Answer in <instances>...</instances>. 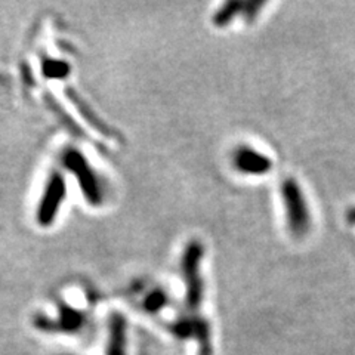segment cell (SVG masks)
<instances>
[{
    "label": "cell",
    "instance_id": "6da1fadb",
    "mask_svg": "<svg viewBox=\"0 0 355 355\" xmlns=\"http://www.w3.org/2000/svg\"><path fill=\"white\" fill-rule=\"evenodd\" d=\"M282 196L286 206L287 224L292 234L297 237L305 236L311 225V218L304 194L297 182H295L293 180H287L282 185Z\"/></svg>",
    "mask_w": 355,
    "mask_h": 355
},
{
    "label": "cell",
    "instance_id": "7a4b0ae2",
    "mask_svg": "<svg viewBox=\"0 0 355 355\" xmlns=\"http://www.w3.org/2000/svg\"><path fill=\"white\" fill-rule=\"evenodd\" d=\"M202 248L198 243H191L184 254V275L187 283V308L197 309L203 301V282L200 277V258H202Z\"/></svg>",
    "mask_w": 355,
    "mask_h": 355
},
{
    "label": "cell",
    "instance_id": "3957f363",
    "mask_svg": "<svg viewBox=\"0 0 355 355\" xmlns=\"http://www.w3.org/2000/svg\"><path fill=\"white\" fill-rule=\"evenodd\" d=\"M64 163L67 168L73 171L74 175L77 176V180H79L82 187V191L85 193L89 202L95 205L101 202L103 193H101V187H99L96 181V175L94 173L89 163L82 157L80 153L74 150L67 151L64 155Z\"/></svg>",
    "mask_w": 355,
    "mask_h": 355
},
{
    "label": "cell",
    "instance_id": "277c9868",
    "mask_svg": "<svg viewBox=\"0 0 355 355\" xmlns=\"http://www.w3.org/2000/svg\"><path fill=\"white\" fill-rule=\"evenodd\" d=\"M85 324V314L69 305H61L58 318L35 317V326L44 333H76Z\"/></svg>",
    "mask_w": 355,
    "mask_h": 355
},
{
    "label": "cell",
    "instance_id": "5b68a950",
    "mask_svg": "<svg viewBox=\"0 0 355 355\" xmlns=\"http://www.w3.org/2000/svg\"><path fill=\"white\" fill-rule=\"evenodd\" d=\"M65 197V182L60 173H53L46 185V190L42 197V202L37 210V220L42 225H49L57 216Z\"/></svg>",
    "mask_w": 355,
    "mask_h": 355
},
{
    "label": "cell",
    "instance_id": "8992f818",
    "mask_svg": "<svg viewBox=\"0 0 355 355\" xmlns=\"http://www.w3.org/2000/svg\"><path fill=\"white\" fill-rule=\"evenodd\" d=\"M234 164L239 171L252 175L265 173L271 169V160L266 155L248 147H243L236 151Z\"/></svg>",
    "mask_w": 355,
    "mask_h": 355
},
{
    "label": "cell",
    "instance_id": "52a82bcc",
    "mask_svg": "<svg viewBox=\"0 0 355 355\" xmlns=\"http://www.w3.org/2000/svg\"><path fill=\"white\" fill-rule=\"evenodd\" d=\"M107 355H126V320L121 314H113L110 318Z\"/></svg>",
    "mask_w": 355,
    "mask_h": 355
},
{
    "label": "cell",
    "instance_id": "ba28073f",
    "mask_svg": "<svg viewBox=\"0 0 355 355\" xmlns=\"http://www.w3.org/2000/svg\"><path fill=\"white\" fill-rule=\"evenodd\" d=\"M168 304V296H166L163 292H154L147 296L146 302H144V308H146L148 313H159L163 306Z\"/></svg>",
    "mask_w": 355,
    "mask_h": 355
},
{
    "label": "cell",
    "instance_id": "9c48e42d",
    "mask_svg": "<svg viewBox=\"0 0 355 355\" xmlns=\"http://www.w3.org/2000/svg\"><path fill=\"white\" fill-rule=\"evenodd\" d=\"M43 71L48 77H64L69 73V67L61 61H52L44 60L43 61Z\"/></svg>",
    "mask_w": 355,
    "mask_h": 355
},
{
    "label": "cell",
    "instance_id": "30bf717a",
    "mask_svg": "<svg viewBox=\"0 0 355 355\" xmlns=\"http://www.w3.org/2000/svg\"><path fill=\"white\" fill-rule=\"evenodd\" d=\"M348 219H349V222H352V224H355V209H351V210H349Z\"/></svg>",
    "mask_w": 355,
    "mask_h": 355
}]
</instances>
